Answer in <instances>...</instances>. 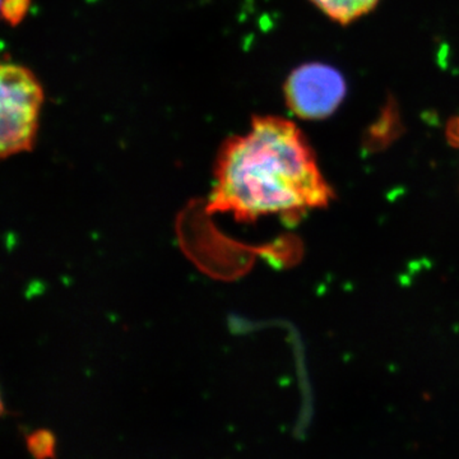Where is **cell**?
I'll return each mask as SVG.
<instances>
[{
	"label": "cell",
	"mask_w": 459,
	"mask_h": 459,
	"mask_svg": "<svg viewBox=\"0 0 459 459\" xmlns=\"http://www.w3.org/2000/svg\"><path fill=\"white\" fill-rule=\"evenodd\" d=\"M0 153L2 157L29 152L38 134L39 115L44 92L32 72L22 65L4 63L0 71Z\"/></svg>",
	"instance_id": "7a4b0ae2"
},
{
	"label": "cell",
	"mask_w": 459,
	"mask_h": 459,
	"mask_svg": "<svg viewBox=\"0 0 459 459\" xmlns=\"http://www.w3.org/2000/svg\"><path fill=\"white\" fill-rule=\"evenodd\" d=\"M320 12L341 25H350L377 7L380 0H310Z\"/></svg>",
	"instance_id": "277c9868"
},
{
	"label": "cell",
	"mask_w": 459,
	"mask_h": 459,
	"mask_svg": "<svg viewBox=\"0 0 459 459\" xmlns=\"http://www.w3.org/2000/svg\"><path fill=\"white\" fill-rule=\"evenodd\" d=\"M30 0H3V16L12 25H16L25 16Z\"/></svg>",
	"instance_id": "8992f818"
},
{
	"label": "cell",
	"mask_w": 459,
	"mask_h": 459,
	"mask_svg": "<svg viewBox=\"0 0 459 459\" xmlns=\"http://www.w3.org/2000/svg\"><path fill=\"white\" fill-rule=\"evenodd\" d=\"M342 75L332 66L310 63L295 69L285 84L286 104L301 119H325L346 96Z\"/></svg>",
	"instance_id": "3957f363"
},
{
	"label": "cell",
	"mask_w": 459,
	"mask_h": 459,
	"mask_svg": "<svg viewBox=\"0 0 459 459\" xmlns=\"http://www.w3.org/2000/svg\"><path fill=\"white\" fill-rule=\"evenodd\" d=\"M332 198L301 129L285 117L267 115L255 117L247 134L223 144L207 212L232 214L240 222L280 216L294 223L327 207Z\"/></svg>",
	"instance_id": "6da1fadb"
},
{
	"label": "cell",
	"mask_w": 459,
	"mask_h": 459,
	"mask_svg": "<svg viewBox=\"0 0 459 459\" xmlns=\"http://www.w3.org/2000/svg\"><path fill=\"white\" fill-rule=\"evenodd\" d=\"M449 138L453 143H457L459 146V119L449 126Z\"/></svg>",
	"instance_id": "52a82bcc"
},
{
	"label": "cell",
	"mask_w": 459,
	"mask_h": 459,
	"mask_svg": "<svg viewBox=\"0 0 459 459\" xmlns=\"http://www.w3.org/2000/svg\"><path fill=\"white\" fill-rule=\"evenodd\" d=\"M26 446L33 459H56V437L49 429L27 435Z\"/></svg>",
	"instance_id": "5b68a950"
}]
</instances>
